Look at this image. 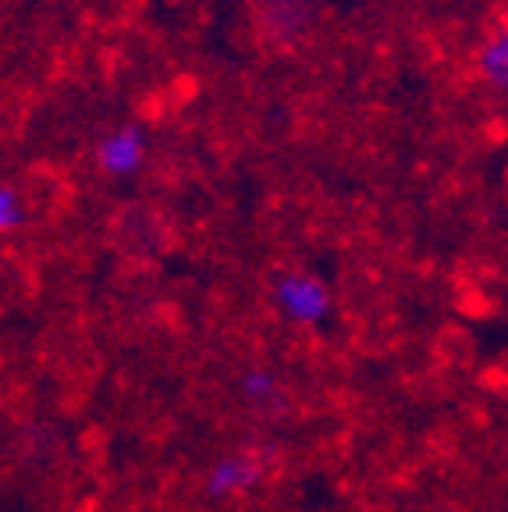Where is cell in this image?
Instances as JSON below:
<instances>
[{"mask_svg": "<svg viewBox=\"0 0 508 512\" xmlns=\"http://www.w3.org/2000/svg\"><path fill=\"white\" fill-rule=\"evenodd\" d=\"M146 132L143 125H118L96 143V160L107 175H132L143 164Z\"/></svg>", "mask_w": 508, "mask_h": 512, "instance_id": "cell-1", "label": "cell"}, {"mask_svg": "<svg viewBox=\"0 0 508 512\" xmlns=\"http://www.w3.org/2000/svg\"><path fill=\"white\" fill-rule=\"evenodd\" d=\"M480 75L491 82L494 89L508 93V25L501 32H494L487 47L480 50Z\"/></svg>", "mask_w": 508, "mask_h": 512, "instance_id": "cell-2", "label": "cell"}, {"mask_svg": "<svg viewBox=\"0 0 508 512\" xmlns=\"http://www.w3.org/2000/svg\"><path fill=\"white\" fill-rule=\"evenodd\" d=\"M0 217H4V228H11L18 221V196L11 189L0 192Z\"/></svg>", "mask_w": 508, "mask_h": 512, "instance_id": "cell-3", "label": "cell"}]
</instances>
